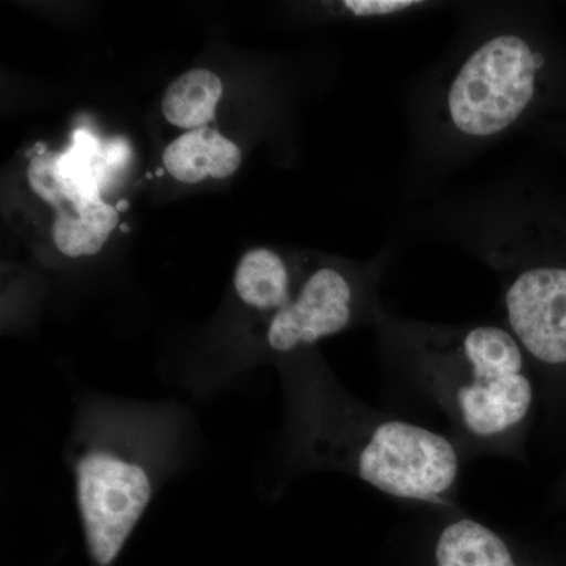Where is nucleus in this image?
Instances as JSON below:
<instances>
[{
    "label": "nucleus",
    "instance_id": "obj_1",
    "mask_svg": "<svg viewBox=\"0 0 566 566\" xmlns=\"http://www.w3.org/2000/svg\"><path fill=\"white\" fill-rule=\"evenodd\" d=\"M401 346L422 385L464 442L502 447L515 439L534 405L527 354L509 327L405 324Z\"/></svg>",
    "mask_w": 566,
    "mask_h": 566
},
{
    "label": "nucleus",
    "instance_id": "obj_2",
    "mask_svg": "<svg viewBox=\"0 0 566 566\" xmlns=\"http://www.w3.org/2000/svg\"><path fill=\"white\" fill-rule=\"evenodd\" d=\"M545 65V55L515 32L482 41L447 87L444 114L450 128L469 140L509 132L534 103Z\"/></svg>",
    "mask_w": 566,
    "mask_h": 566
},
{
    "label": "nucleus",
    "instance_id": "obj_3",
    "mask_svg": "<svg viewBox=\"0 0 566 566\" xmlns=\"http://www.w3.org/2000/svg\"><path fill=\"white\" fill-rule=\"evenodd\" d=\"M76 501L92 560L109 566L150 504L147 469L107 447H93L76 461Z\"/></svg>",
    "mask_w": 566,
    "mask_h": 566
},
{
    "label": "nucleus",
    "instance_id": "obj_4",
    "mask_svg": "<svg viewBox=\"0 0 566 566\" xmlns=\"http://www.w3.org/2000/svg\"><path fill=\"white\" fill-rule=\"evenodd\" d=\"M506 327L532 359L566 365V268L505 262Z\"/></svg>",
    "mask_w": 566,
    "mask_h": 566
},
{
    "label": "nucleus",
    "instance_id": "obj_5",
    "mask_svg": "<svg viewBox=\"0 0 566 566\" xmlns=\"http://www.w3.org/2000/svg\"><path fill=\"white\" fill-rule=\"evenodd\" d=\"M353 282L342 271L323 266L305 275L285 307L271 315L266 344L292 353L345 331L354 315Z\"/></svg>",
    "mask_w": 566,
    "mask_h": 566
},
{
    "label": "nucleus",
    "instance_id": "obj_6",
    "mask_svg": "<svg viewBox=\"0 0 566 566\" xmlns=\"http://www.w3.org/2000/svg\"><path fill=\"white\" fill-rule=\"evenodd\" d=\"M163 161L175 180L193 185L208 177H232L240 169L243 155L232 140L205 126L175 139L164 151Z\"/></svg>",
    "mask_w": 566,
    "mask_h": 566
},
{
    "label": "nucleus",
    "instance_id": "obj_7",
    "mask_svg": "<svg viewBox=\"0 0 566 566\" xmlns=\"http://www.w3.org/2000/svg\"><path fill=\"white\" fill-rule=\"evenodd\" d=\"M300 283L293 282L285 260L264 248L245 253L234 273V290L240 300L249 307L271 315L293 300Z\"/></svg>",
    "mask_w": 566,
    "mask_h": 566
},
{
    "label": "nucleus",
    "instance_id": "obj_8",
    "mask_svg": "<svg viewBox=\"0 0 566 566\" xmlns=\"http://www.w3.org/2000/svg\"><path fill=\"white\" fill-rule=\"evenodd\" d=\"M436 565L516 566L504 539L471 517H460L442 528L436 543Z\"/></svg>",
    "mask_w": 566,
    "mask_h": 566
},
{
    "label": "nucleus",
    "instance_id": "obj_9",
    "mask_svg": "<svg viewBox=\"0 0 566 566\" xmlns=\"http://www.w3.org/2000/svg\"><path fill=\"white\" fill-rule=\"evenodd\" d=\"M222 92V82L212 71H188L167 88L163 99L164 117L188 132L205 128L214 118Z\"/></svg>",
    "mask_w": 566,
    "mask_h": 566
},
{
    "label": "nucleus",
    "instance_id": "obj_10",
    "mask_svg": "<svg viewBox=\"0 0 566 566\" xmlns=\"http://www.w3.org/2000/svg\"><path fill=\"white\" fill-rule=\"evenodd\" d=\"M117 226V208L98 200L77 210L57 212L52 238L63 255L77 259L102 251Z\"/></svg>",
    "mask_w": 566,
    "mask_h": 566
},
{
    "label": "nucleus",
    "instance_id": "obj_11",
    "mask_svg": "<svg viewBox=\"0 0 566 566\" xmlns=\"http://www.w3.org/2000/svg\"><path fill=\"white\" fill-rule=\"evenodd\" d=\"M103 167L106 166L98 140L91 133L77 129L73 145L65 153H59L57 158V174L69 211L103 200L99 193Z\"/></svg>",
    "mask_w": 566,
    "mask_h": 566
},
{
    "label": "nucleus",
    "instance_id": "obj_12",
    "mask_svg": "<svg viewBox=\"0 0 566 566\" xmlns=\"http://www.w3.org/2000/svg\"><path fill=\"white\" fill-rule=\"evenodd\" d=\"M59 153L43 151L32 158L29 166V185L32 191L54 207L57 212L69 211L65 193H63L61 178L57 174Z\"/></svg>",
    "mask_w": 566,
    "mask_h": 566
},
{
    "label": "nucleus",
    "instance_id": "obj_13",
    "mask_svg": "<svg viewBox=\"0 0 566 566\" xmlns=\"http://www.w3.org/2000/svg\"><path fill=\"white\" fill-rule=\"evenodd\" d=\"M344 10L354 18H392L424 7L416 0H345Z\"/></svg>",
    "mask_w": 566,
    "mask_h": 566
},
{
    "label": "nucleus",
    "instance_id": "obj_14",
    "mask_svg": "<svg viewBox=\"0 0 566 566\" xmlns=\"http://www.w3.org/2000/svg\"><path fill=\"white\" fill-rule=\"evenodd\" d=\"M129 156H132V148H129L128 142L117 137L104 147V166L109 167V169H118L123 164L128 163Z\"/></svg>",
    "mask_w": 566,
    "mask_h": 566
},
{
    "label": "nucleus",
    "instance_id": "obj_15",
    "mask_svg": "<svg viewBox=\"0 0 566 566\" xmlns=\"http://www.w3.org/2000/svg\"><path fill=\"white\" fill-rule=\"evenodd\" d=\"M115 208H117L118 212H125L128 211L129 202L128 200H120L117 205H115Z\"/></svg>",
    "mask_w": 566,
    "mask_h": 566
},
{
    "label": "nucleus",
    "instance_id": "obj_16",
    "mask_svg": "<svg viewBox=\"0 0 566 566\" xmlns=\"http://www.w3.org/2000/svg\"><path fill=\"white\" fill-rule=\"evenodd\" d=\"M120 230H122L123 233H128L129 232L128 223H122Z\"/></svg>",
    "mask_w": 566,
    "mask_h": 566
},
{
    "label": "nucleus",
    "instance_id": "obj_17",
    "mask_svg": "<svg viewBox=\"0 0 566 566\" xmlns=\"http://www.w3.org/2000/svg\"><path fill=\"white\" fill-rule=\"evenodd\" d=\"M164 174H166V169L156 170V175H158V177H163Z\"/></svg>",
    "mask_w": 566,
    "mask_h": 566
},
{
    "label": "nucleus",
    "instance_id": "obj_18",
    "mask_svg": "<svg viewBox=\"0 0 566 566\" xmlns=\"http://www.w3.org/2000/svg\"><path fill=\"white\" fill-rule=\"evenodd\" d=\"M147 178H148V180H151V178H153V174L148 172V174H147Z\"/></svg>",
    "mask_w": 566,
    "mask_h": 566
}]
</instances>
